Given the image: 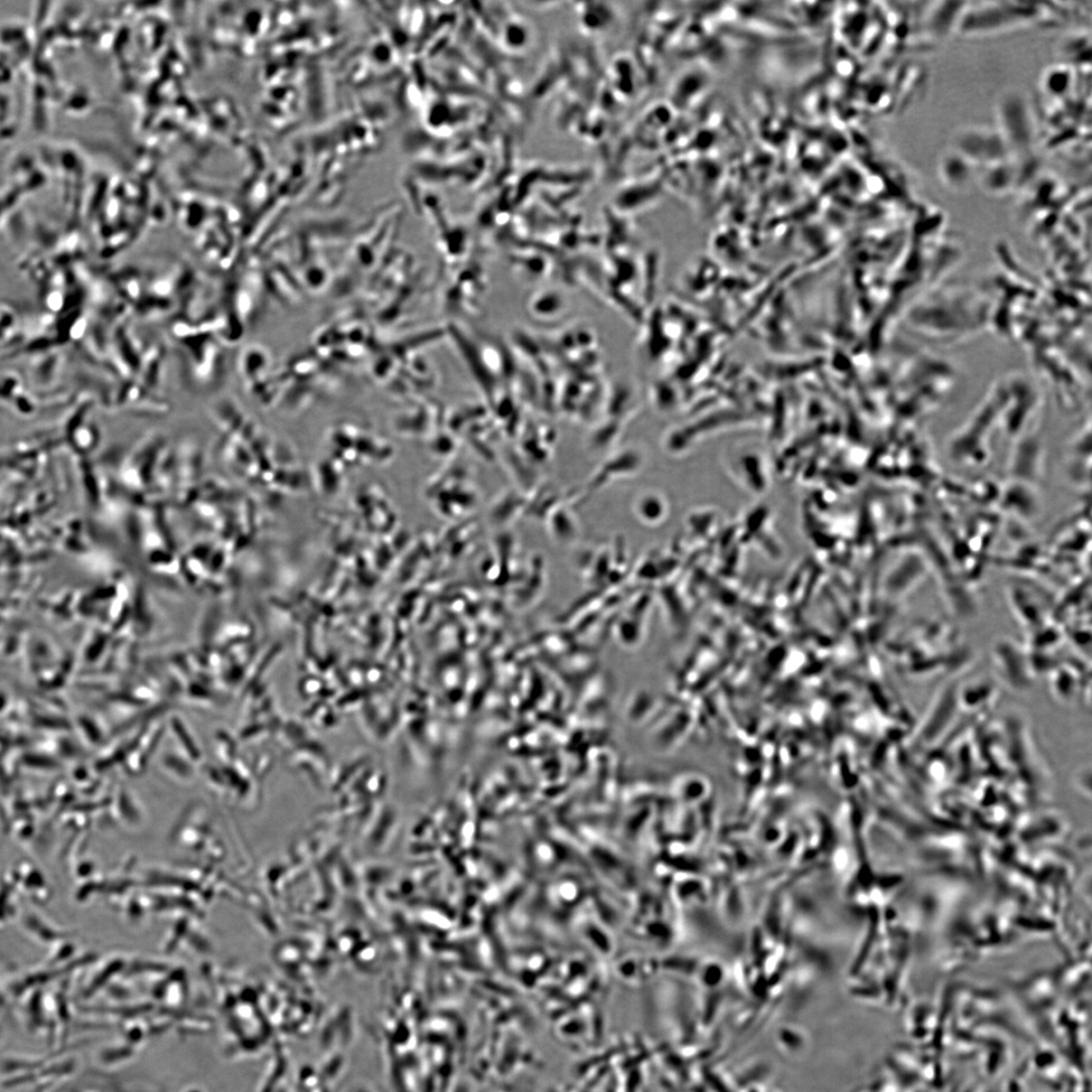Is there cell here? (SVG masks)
<instances>
[{
  "instance_id": "cell-1",
  "label": "cell",
  "mask_w": 1092,
  "mask_h": 1092,
  "mask_svg": "<svg viewBox=\"0 0 1092 1092\" xmlns=\"http://www.w3.org/2000/svg\"><path fill=\"white\" fill-rule=\"evenodd\" d=\"M1038 13L1028 4L1011 3H982L972 11L962 15L960 24L964 33H971L979 25L987 22L979 33H990L994 31L1017 27L1022 23L1036 19Z\"/></svg>"
},
{
  "instance_id": "cell-2",
  "label": "cell",
  "mask_w": 1092,
  "mask_h": 1092,
  "mask_svg": "<svg viewBox=\"0 0 1092 1092\" xmlns=\"http://www.w3.org/2000/svg\"><path fill=\"white\" fill-rule=\"evenodd\" d=\"M954 150L973 165H993L1009 159L1012 151L1000 130L968 128L956 135Z\"/></svg>"
},
{
  "instance_id": "cell-3",
  "label": "cell",
  "mask_w": 1092,
  "mask_h": 1092,
  "mask_svg": "<svg viewBox=\"0 0 1092 1092\" xmlns=\"http://www.w3.org/2000/svg\"><path fill=\"white\" fill-rule=\"evenodd\" d=\"M975 166L953 149L944 156L939 169H941V175L946 184L955 189L963 188L971 181Z\"/></svg>"
}]
</instances>
